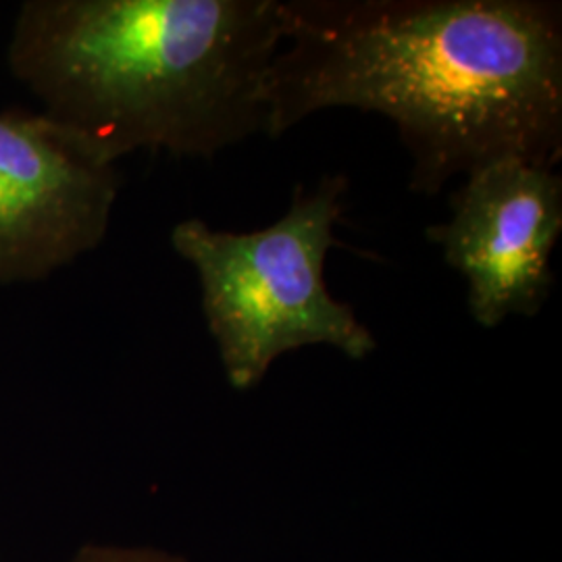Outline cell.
<instances>
[{"label":"cell","instance_id":"1","mask_svg":"<svg viewBox=\"0 0 562 562\" xmlns=\"http://www.w3.org/2000/svg\"><path fill=\"white\" fill-rule=\"evenodd\" d=\"M267 81L269 138L325 109L394 121L411 188L562 155V11L550 0H290Z\"/></svg>","mask_w":562,"mask_h":562},{"label":"cell","instance_id":"2","mask_svg":"<svg viewBox=\"0 0 562 562\" xmlns=\"http://www.w3.org/2000/svg\"><path fill=\"white\" fill-rule=\"evenodd\" d=\"M278 0H27L7 63L48 120L106 161L211 159L267 134Z\"/></svg>","mask_w":562,"mask_h":562},{"label":"cell","instance_id":"3","mask_svg":"<svg viewBox=\"0 0 562 562\" xmlns=\"http://www.w3.org/2000/svg\"><path fill=\"white\" fill-rule=\"evenodd\" d=\"M344 192L346 178H323L294 194L280 222L250 234L201 220L171 229L173 250L199 276L202 313L236 390L257 385L281 355L304 346H331L357 361L375 350L373 334L323 276Z\"/></svg>","mask_w":562,"mask_h":562},{"label":"cell","instance_id":"4","mask_svg":"<svg viewBox=\"0 0 562 562\" xmlns=\"http://www.w3.org/2000/svg\"><path fill=\"white\" fill-rule=\"evenodd\" d=\"M121 178L42 111H0V285L46 280L101 246Z\"/></svg>","mask_w":562,"mask_h":562},{"label":"cell","instance_id":"5","mask_svg":"<svg viewBox=\"0 0 562 562\" xmlns=\"http://www.w3.org/2000/svg\"><path fill=\"white\" fill-rule=\"evenodd\" d=\"M561 234V176L552 165L521 157L471 171L450 199V220L427 229L443 261L467 281L471 317L487 329L542 311Z\"/></svg>","mask_w":562,"mask_h":562},{"label":"cell","instance_id":"6","mask_svg":"<svg viewBox=\"0 0 562 562\" xmlns=\"http://www.w3.org/2000/svg\"><path fill=\"white\" fill-rule=\"evenodd\" d=\"M69 562H186L165 552L120 546H86Z\"/></svg>","mask_w":562,"mask_h":562}]
</instances>
